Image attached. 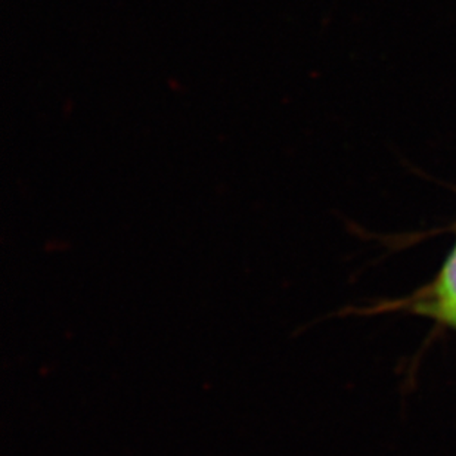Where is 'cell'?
<instances>
[{
	"label": "cell",
	"mask_w": 456,
	"mask_h": 456,
	"mask_svg": "<svg viewBox=\"0 0 456 456\" xmlns=\"http://www.w3.org/2000/svg\"><path fill=\"white\" fill-rule=\"evenodd\" d=\"M442 321H444V322L449 323L451 327L456 328V309L452 310L451 314H444V318H442Z\"/></svg>",
	"instance_id": "cell-2"
},
{
	"label": "cell",
	"mask_w": 456,
	"mask_h": 456,
	"mask_svg": "<svg viewBox=\"0 0 456 456\" xmlns=\"http://www.w3.org/2000/svg\"><path fill=\"white\" fill-rule=\"evenodd\" d=\"M419 305L422 312L439 319L456 309V246L427 294L426 302Z\"/></svg>",
	"instance_id": "cell-1"
}]
</instances>
